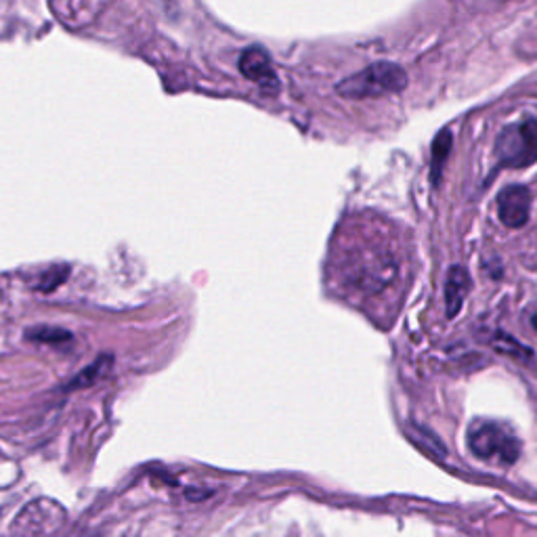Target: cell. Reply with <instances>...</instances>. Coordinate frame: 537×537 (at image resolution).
<instances>
[{"label": "cell", "mask_w": 537, "mask_h": 537, "mask_svg": "<svg viewBox=\"0 0 537 537\" xmlns=\"http://www.w3.org/2000/svg\"><path fill=\"white\" fill-rule=\"evenodd\" d=\"M407 87V74L397 63L378 61L365 70L340 80L336 93L347 99H374L399 93Z\"/></svg>", "instance_id": "1"}, {"label": "cell", "mask_w": 537, "mask_h": 537, "mask_svg": "<svg viewBox=\"0 0 537 537\" xmlns=\"http://www.w3.org/2000/svg\"><path fill=\"white\" fill-rule=\"evenodd\" d=\"M468 447L472 454L491 464L510 466L521 456V443L508 426L483 420L468 431Z\"/></svg>", "instance_id": "2"}, {"label": "cell", "mask_w": 537, "mask_h": 537, "mask_svg": "<svg viewBox=\"0 0 537 537\" xmlns=\"http://www.w3.org/2000/svg\"><path fill=\"white\" fill-rule=\"evenodd\" d=\"M496 160L500 166L525 168L537 162V116L506 126L496 141Z\"/></svg>", "instance_id": "3"}, {"label": "cell", "mask_w": 537, "mask_h": 537, "mask_svg": "<svg viewBox=\"0 0 537 537\" xmlns=\"http://www.w3.org/2000/svg\"><path fill=\"white\" fill-rule=\"evenodd\" d=\"M63 510L47 500H38L21 510L15 521V531L21 537H47L63 525Z\"/></svg>", "instance_id": "4"}, {"label": "cell", "mask_w": 537, "mask_h": 537, "mask_svg": "<svg viewBox=\"0 0 537 537\" xmlns=\"http://www.w3.org/2000/svg\"><path fill=\"white\" fill-rule=\"evenodd\" d=\"M531 212V193L523 185H510L500 191L498 196V214L500 221L510 227L519 229L529 221Z\"/></svg>", "instance_id": "5"}, {"label": "cell", "mask_w": 537, "mask_h": 537, "mask_svg": "<svg viewBox=\"0 0 537 537\" xmlns=\"http://www.w3.org/2000/svg\"><path fill=\"white\" fill-rule=\"evenodd\" d=\"M240 72L252 80L254 84H259V87L267 93H275L279 89V80L277 74L273 72L271 59L265 53V49L261 47H248L242 55H240Z\"/></svg>", "instance_id": "6"}, {"label": "cell", "mask_w": 537, "mask_h": 537, "mask_svg": "<svg viewBox=\"0 0 537 537\" xmlns=\"http://www.w3.org/2000/svg\"><path fill=\"white\" fill-rule=\"evenodd\" d=\"M470 292V275L464 267H451L445 282V303L447 317H456L464 305V298Z\"/></svg>", "instance_id": "7"}, {"label": "cell", "mask_w": 537, "mask_h": 537, "mask_svg": "<svg viewBox=\"0 0 537 537\" xmlns=\"http://www.w3.org/2000/svg\"><path fill=\"white\" fill-rule=\"evenodd\" d=\"M449 149H451V135L447 131H443L435 143H433V183H439L441 179V173H443V166H445V160L449 156Z\"/></svg>", "instance_id": "8"}, {"label": "cell", "mask_w": 537, "mask_h": 537, "mask_svg": "<svg viewBox=\"0 0 537 537\" xmlns=\"http://www.w3.org/2000/svg\"><path fill=\"white\" fill-rule=\"evenodd\" d=\"M34 342H45V345H57V342H66L72 338L70 332L59 330V328H34L26 334Z\"/></svg>", "instance_id": "9"}, {"label": "cell", "mask_w": 537, "mask_h": 537, "mask_svg": "<svg viewBox=\"0 0 537 537\" xmlns=\"http://www.w3.org/2000/svg\"><path fill=\"white\" fill-rule=\"evenodd\" d=\"M496 347H498L500 351L508 353V355H517V357H523V355H529V353H531L529 349H523V347L519 345V342H514L508 334H504V336H500V338L496 340Z\"/></svg>", "instance_id": "10"}, {"label": "cell", "mask_w": 537, "mask_h": 537, "mask_svg": "<svg viewBox=\"0 0 537 537\" xmlns=\"http://www.w3.org/2000/svg\"><path fill=\"white\" fill-rule=\"evenodd\" d=\"M66 275H68V271L59 275V271L53 269V271H49V275H47L45 279H42L38 288H40L42 292H51L53 288H57V286L63 282V279H66Z\"/></svg>", "instance_id": "11"}, {"label": "cell", "mask_w": 537, "mask_h": 537, "mask_svg": "<svg viewBox=\"0 0 537 537\" xmlns=\"http://www.w3.org/2000/svg\"><path fill=\"white\" fill-rule=\"evenodd\" d=\"M533 328H535V330H537V315H535V317H533Z\"/></svg>", "instance_id": "12"}]
</instances>
